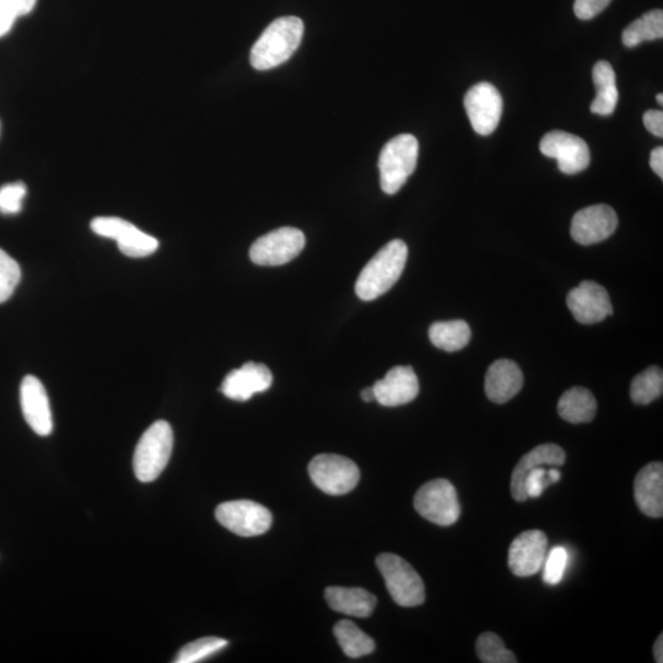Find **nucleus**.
<instances>
[{"mask_svg":"<svg viewBox=\"0 0 663 663\" xmlns=\"http://www.w3.org/2000/svg\"><path fill=\"white\" fill-rule=\"evenodd\" d=\"M547 477V471L544 470L543 466L532 468L530 472L527 473L525 478V493L528 499H536L541 497L544 492V489L548 487L551 482Z\"/></svg>","mask_w":663,"mask_h":663,"instance_id":"nucleus-35","label":"nucleus"},{"mask_svg":"<svg viewBox=\"0 0 663 663\" xmlns=\"http://www.w3.org/2000/svg\"><path fill=\"white\" fill-rule=\"evenodd\" d=\"M229 643L225 639L214 638V636H209V638H202L193 643L183 646V648L177 654L174 662L176 663H196L208 659V657L217 654V652L224 650Z\"/></svg>","mask_w":663,"mask_h":663,"instance_id":"nucleus-30","label":"nucleus"},{"mask_svg":"<svg viewBox=\"0 0 663 663\" xmlns=\"http://www.w3.org/2000/svg\"><path fill=\"white\" fill-rule=\"evenodd\" d=\"M656 100H657V102H659V104L661 106L663 105V95L662 94L657 95Z\"/></svg>","mask_w":663,"mask_h":663,"instance_id":"nucleus-42","label":"nucleus"},{"mask_svg":"<svg viewBox=\"0 0 663 663\" xmlns=\"http://www.w3.org/2000/svg\"><path fill=\"white\" fill-rule=\"evenodd\" d=\"M303 36V20L296 16L274 20L253 45L251 66L257 70H269L289 61L298 50Z\"/></svg>","mask_w":663,"mask_h":663,"instance_id":"nucleus-1","label":"nucleus"},{"mask_svg":"<svg viewBox=\"0 0 663 663\" xmlns=\"http://www.w3.org/2000/svg\"><path fill=\"white\" fill-rule=\"evenodd\" d=\"M524 386V375L515 361L500 359L489 366L485 375V393L490 401L504 404Z\"/></svg>","mask_w":663,"mask_h":663,"instance_id":"nucleus-19","label":"nucleus"},{"mask_svg":"<svg viewBox=\"0 0 663 663\" xmlns=\"http://www.w3.org/2000/svg\"><path fill=\"white\" fill-rule=\"evenodd\" d=\"M548 553V538L542 531L522 532L509 548V568L519 578L539 573Z\"/></svg>","mask_w":663,"mask_h":663,"instance_id":"nucleus-14","label":"nucleus"},{"mask_svg":"<svg viewBox=\"0 0 663 663\" xmlns=\"http://www.w3.org/2000/svg\"><path fill=\"white\" fill-rule=\"evenodd\" d=\"M565 460H567L565 451L562 447L555 444L539 445L530 452H527L519 463H517L514 472H512L510 484L512 498L516 501H521V503L528 499L524 485L527 473L532 468L541 466L559 467L564 465Z\"/></svg>","mask_w":663,"mask_h":663,"instance_id":"nucleus-20","label":"nucleus"},{"mask_svg":"<svg viewBox=\"0 0 663 663\" xmlns=\"http://www.w3.org/2000/svg\"><path fill=\"white\" fill-rule=\"evenodd\" d=\"M569 554L564 547H553L548 551L543 564V581L548 585H558L567 570Z\"/></svg>","mask_w":663,"mask_h":663,"instance_id":"nucleus-33","label":"nucleus"},{"mask_svg":"<svg viewBox=\"0 0 663 663\" xmlns=\"http://www.w3.org/2000/svg\"><path fill=\"white\" fill-rule=\"evenodd\" d=\"M407 258L408 247L402 240L388 242L360 272L355 293L364 301L386 294L401 278Z\"/></svg>","mask_w":663,"mask_h":663,"instance_id":"nucleus-2","label":"nucleus"},{"mask_svg":"<svg viewBox=\"0 0 663 663\" xmlns=\"http://www.w3.org/2000/svg\"><path fill=\"white\" fill-rule=\"evenodd\" d=\"M20 279L21 269L18 262L0 249V304L12 298Z\"/></svg>","mask_w":663,"mask_h":663,"instance_id":"nucleus-31","label":"nucleus"},{"mask_svg":"<svg viewBox=\"0 0 663 663\" xmlns=\"http://www.w3.org/2000/svg\"><path fill=\"white\" fill-rule=\"evenodd\" d=\"M305 244L303 231L287 226L271 231L253 242L250 258L257 266H282L298 257Z\"/></svg>","mask_w":663,"mask_h":663,"instance_id":"nucleus-8","label":"nucleus"},{"mask_svg":"<svg viewBox=\"0 0 663 663\" xmlns=\"http://www.w3.org/2000/svg\"><path fill=\"white\" fill-rule=\"evenodd\" d=\"M636 505L652 519L663 516V465L652 462L636 474L634 482Z\"/></svg>","mask_w":663,"mask_h":663,"instance_id":"nucleus-18","label":"nucleus"},{"mask_svg":"<svg viewBox=\"0 0 663 663\" xmlns=\"http://www.w3.org/2000/svg\"><path fill=\"white\" fill-rule=\"evenodd\" d=\"M36 3L37 0H0V37L8 35L15 21L30 14Z\"/></svg>","mask_w":663,"mask_h":663,"instance_id":"nucleus-32","label":"nucleus"},{"mask_svg":"<svg viewBox=\"0 0 663 663\" xmlns=\"http://www.w3.org/2000/svg\"><path fill=\"white\" fill-rule=\"evenodd\" d=\"M663 392V373L659 366H651L634 377L630 397L636 404L646 406L660 398Z\"/></svg>","mask_w":663,"mask_h":663,"instance_id":"nucleus-27","label":"nucleus"},{"mask_svg":"<svg viewBox=\"0 0 663 663\" xmlns=\"http://www.w3.org/2000/svg\"><path fill=\"white\" fill-rule=\"evenodd\" d=\"M618 217L607 204L579 210L571 223V236L580 245L589 246L608 239L617 230Z\"/></svg>","mask_w":663,"mask_h":663,"instance_id":"nucleus-12","label":"nucleus"},{"mask_svg":"<svg viewBox=\"0 0 663 663\" xmlns=\"http://www.w3.org/2000/svg\"><path fill=\"white\" fill-rule=\"evenodd\" d=\"M465 109L471 125L481 136H489L503 115V97L494 85L478 83L465 96Z\"/></svg>","mask_w":663,"mask_h":663,"instance_id":"nucleus-11","label":"nucleus"},{"mask_svg":"<svg viewBox=\"0 0 663 663\" xmlns=\"http://www.w3.org/2000/svg\"><path fill=\"white\" fill-rule=\"evenodd\" d=\"M273 384V375L266 365L246 363L226 375L221 392L230 400L245 402L257 393L266 392Z\"/></svg>","mask_w":663,"mask_h":663,"instance_id":"nucleus-15","label":"nucleus"},{"mask_svg":"<svg viewBox=\"0 0 663 663\" xmlns=\"http://www.w3.org/2000/svg\"><path fill=\"white\" fill-rule=\"evenodd\" d=\"M560 417L569 423H590L596 417L597 401L592 392L584 387H573L564 393L558 402Z\"/></svg>","mask_w":663,"mask_h":663,"instance_id":"nucleus-23","label":"nucleus"},{"mask_svg":"<svg viewBox=\"0 0 663 663\" xmlns=\"http://www.w3.org/2000/svg\"><path fill=\"white\" fill-rule=\"evenodd\" d=\"M221 526L241 537H256L272 526L271 511L251 500L226 501L215 510Z\"/></svg>","mask_w":663,"mask_h":663,"instance_id":"nucleus-9","label":"nucleus"},{"mask_svg":"<svg viewBox=\"0 0 663 663\" xmlns=\"http://www.w3.org/2000/svg\"><path fill=\"white\" fill-rule=\"evenodd\" d=\"M361 398H363L364 402L368 403L375 401V393L373 387L365 388V390L361 392Z\"/></svg>","mask_w":663,"mask_h":663,"instance_id":"nucleus-40","label":"nucleus"},{"mask_svg":"<svg viewBox=\"0 0 663 663\" xmlns=\"http://www.w3.org/2000/svg\"><path fill=\"white\" fill-rule=\"evenodd\" d=\"M547 478L549 479V482L557 483L559 482V479L562 478V473H560L557 468H551V470L547 471Z\"/></svg>","mask_w":663,"mask_h":663,"instance_id":"nucleus-41","label":"nucleus"},{"mask_svg":"<svg viewBox=\"0 0 663 663\" xmlns=\"http://www.w3.org/2000/svg\"><path fill=\"white\" fill-rule=\"evenodd\" d=\"M543 155L558 161L565 175H575L589 167L591 155L584 139L563 131L549 132L539 143Z\"/></svg>","mask_w":663,"mask_h":663,"instance_id":"nucleus-10","label":"nucleus"},{"mask_svg":"<svg viewBox=\"0 0 663 663\" xmlns=\"http://www.w3.org/2000/svg\"><path fill=\"white\" fill-rule=\"evenodd\" d=\"M612 0H575L574 12L580 20H591L601 14Z\"/></svg>","mask_w":663,"mask_h":663,"instance_id":"nucleus-36","label":"nucleus"},{"mask_svg":"<svg viewBox=\"0 0 663 663\" xmlns=\"http://www.w3.org/2000/svg\"><path fill=\"white\" fill-rule=\"evenodd\" d=\"M662 37L663 12L661 9H656L633 21L623 31L622 40L625 47L633 48L645 41L661 40Z\"/></svg>","mask_w":663,"mask_h":663,"instance_id":"nucleus-26","label":"nucleus"},{"mask_svg":"<svg viewBox=\"0 0 663 663\" xmlns=\"http://www.w3.org/2000/svg\"><path fill=\"white\" fill-rule=\"evenodd\" d=\"M20 403L24 418L37 435L47 436L52 433L53 419L46 388L37 377H24L20 386Z\"/></svg>","mask_w":663,"mask_h":663,"instance_id":"nucleus-16","label":"nucleus"},{"mask_svg":"<svg viewBox=\"0 0 663 663\" xmlns=\"http://www.w3.org/2000/svg\"><path fill=\"white\" fill-rule=\"evenodd\" d=\"M645 128L654 136L663 137V112L657 110H650L644 115Z\"/></svg>","mask_w":663,"mask_h":663,"instance_id":"nucleus-37","label":"nucleus"},{"mask_svg":"<svg viewBox=\"0 0 663 663\" xmlns=\"http://www.w3.org/2000/svg\"><path fill=\"white\" fill-rule=\"evenodd\" d=\"M333 633L344 654L350 659H359V657L373 654L375 651L373 638H370L353 622H338L333 629Z\"/></svg>","mask_w":663,"mask_h":663,"instance_id":"nucleus-25","label":"nucleus"},{"mask_svg":"<svg viewBox=\"0 0 663 663\" xmlns=\"http://www.w3.org/2000/svg\"><path fill=\"white\" fill-rule=\"evenodd\" d=\"M174 450V431L158 420L140 438L134 452L133 468L138 481L154 482L164 472Z\"/></svg>","mask_w":663,"mask_h":663,"instance_id":"nucleus-3","label":"nucleus"},{"mask_svg":"<svg viewBox=\"0 0 663 663\" xmlns=\"http://www.w3.org/2000/svg\"><path fill=\"white\" fill-rule=\"evenodd\" d=\"M567 304L575 320L582 325H594L613 312L607 290L592 280H585L579 287L570 290Z\"/></svg>","mask_w":663,"mask_h":663,"instance_id":"nucleus-13","label":"nucleus"},{"mask_svg":"<svg viewBox=\"0 0 663 663\" xmlns=\"http://www.w3.org/2000/svg\"><path fill=\"white\" fill-rule=\"evenodd\" d=\"M325 597L334 611L358 618L370 617L377 603L373 594L360 587H328Z\"/></svg>","mask_w":663,"mask_h":663,"instance_id":"nucleus-21","label":"nucleus"},{"mask_svg":"<svg viewBox=\"0 0 663 663\" xmlns=\"http://www.w3.org/2000/svg\"><path fill=\"white\" fill-rule=\"evenodd\" d=\"M476 651L478 659L484 663H516L514 652L506 649L504 641L494 633L478 636Z\"/></svg>","mask_w":663,"mask_h":663,"instance_id":"nucleus-29","label":"nucleus"},{"mask_svg":"<svg viewBox=\"0 0 663 663\" xmlns=\"http://www.w3.org/2000/svg\"><path fill=\"white\" fill-rule=\"evenodd\" d=\"M375 401L381 406L398 407L419 395V381L411 366H396L373 386Z\"/></svg>","mask_w":663,"mask_h":663,"instance_id":"nucleus-17","label":"nucleus"},{"mask_svg":"<svg viewBox=\"0 0 663 663\" xmlns=\"http://www.w3.org/2000/svg\"><path fill=\"white\" fill-rule=\"evenodd\" d=\"M654 655H655V661L657 663H662L663 662V635L661 634L659 638H657L656 643L654 645Z\"/></svg>","mask_w":663,"mask_h":663,"instance_id":"nucleus-39","label":"nucleus"},{"mask_svg":"<svg viewBox=\"0 0 663 663\" xmlns=\"http://www.w3.org/2000/svg\"><path fill=\"white\" fill-rule=\"evenodd\" d=\"M118 249L123 255L132 258H143L153 255L158 250L159 241L155 237L140 231L136 225L129 223L116 239Z\"/></svg>","mask_w":663,"mask_h":663,"instance_id":"nucleus-28","label":"nucleus"},{"mask_svg":"<svg viewBox=\"0 0 663 663\" xmlns=\"http://www.w3.org/2000/svg\"><path fill=\"white\" fill-rule=\"evenodd\" d=\"M650 166L654 170L657 176H660V179H663V148L659 147L652 150L650 156Z\"/></svg>","mask_w":663,"mask_h":663,"instance_id":"nucleus-38","label":"nucleus"},{"mask_svg":"<svg viewBox=\"0 0 663 663\" xmlns=\"http://www.w3.org/2000/svg\"><path fill=\"white\" fill-rule=\"evenodd\" d=\"M471 328L462 320L435 322L429 328V338L436 348L457 352L471 341Z\"/></svg>","mask_w":663,"mask_h":663,"instance_id":"nucleus-24","label":"nucleus"},{"mask_svg":"<svg viewBox=\"0 0 663 663\" xmlns=\"http://www.w3.org/2000/svg\"><path fill=\"white\" fill-rule=\"evenodd\" d=\"M419 155L418 139L401 134L388 142L380 154L381 188L386 194H396L412 176Z\"/></svg>","mask_w":663,"mask_h":663,"instance_id":"nucleus-4","label":"nucleus"},{"mask_svg":"<svg viewBox=\"0 0 663 663\" xmlns=\"http://www.w3.org/2000/svg\"><path fill=\"white\" fill-rule=\"evenodd\" d=\"M311 481L323 493L343 495L357 487L360 471L347 457L331 454L318 455L310 462Z\"/></svg>","mask_w":663,"mask_h":663,"instance_id":"nucleus-7","label":"nucleus"},{"mask_svg":"<svg viewBox=\"0 0 663 663\" xmlns=\"http://www.w3.org/2000/svg\"><path fill=\"white\" fill-rule=\"evenodd\" d=\"M592 77H594L597 95L592 101L591 112L600 116L612 115L619 99L616 72L611 64L600 61L595 64Z\"/></svg>","mask_w":663,"mask_h":663,"instance_id":"nucleus-22","label":"nucleus"},{"mask_svg":"<svg viewBox=\"0 0 663 663\" xmlns=\"http://www.w3.org/2000/svg\"><path fill=\"white\" fill-rule=\"evenodd\" d=\"M26 193L28 188L23 182L8 183L0 187V213L5 215L20 213Z\"/></svg>","mask_w":663,"mask_h":663,"instance_id":"nucleus-34","label":"nucleus"},{"mask_svg":"<svg viewBox=\"0 0 663 663\" xmlns=\"http://www.w3.org/2000/svg\"><path fill=\"white\" fill-rule=\"evenodd\" d=\"M377 568L384 576L388 594L402 607H418L425 601L422 578L411 564L396 554L384 553L376 559Z\"/></svg>","mask_w":663,"mask_h":663,"instance_id":"nucleus-5","label":"nucleus"},{"mask_svg":"<svg viewBox=\"0 0 663 663\" xmlns=\"http://www.w3.org/2000/svg\"><path fill=\"white\" fill-rule=\"evenodd\" d=\"M0 129H2V125H0Z\"/></svg>","mask_w":663,"mask_h":663,"instance_id":"nucleus-43","label":"nucleus"},{"mask_svg":"<svg viewBox=\"0 0 663 663\" xmlns=\"http://www.w3.org/2000/svg\"><path fill=\"white\" fill-rule=\"evenodd\" d=\"M414 508L425 520L439 526L454 525L461 515L456 488L447 479L425 483L415 494Z\"/></svg>","mask_w":663,"mask_h":663,"instance_id":"nucleus-6","label":"nucleus"}]
</instances>
